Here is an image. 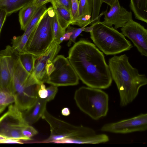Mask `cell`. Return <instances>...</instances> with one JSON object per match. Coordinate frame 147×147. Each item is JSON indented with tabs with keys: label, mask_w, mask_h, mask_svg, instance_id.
Wrapping results in <instances>:
<instances>
[{
	"label": "cell",
	"mask_w": 147,
	"mask_h": 147,
	"mask_svg": "<svg viewBox=\"0 0 147 147\" xmlns=\"http://www.w3.org/2000/svg\"><path fill=\"white\" fill-rule=\"evenodd\" d=\"M85 27H82L80 28H76L71 27V31L73 34L69 40V41L68 43V46H69L71 43L76 42V40L77 37L83 31L84 28Z\"/></svg>",
	"instance_id": "cell-29"
},
{
	"label": "cell",
	"mask_w": 147,
	"mask_h": 147,
	"mask_svg": "<svg viewBox=\"0 0 147 147\" xmlns=\"http://www.w3.org/2000/svg\"><path fill=\"white\" fill-rule=\"evenodd\" d=\"M61 48L58 42L54 40L44 53L36 57L32 75L40 84L46 83L47 79L46 66L56 57Z\"/></svg>",
	"instance_id": "cell-12"
},
{
	"label": "cell",
	"mask_w": 147,
	"mask_h": 147,
	"mask_svg": "<svg viewBox=\"0 0 147 147\" xmlns=\"http://www.w3.org/2000/svg\"><path fill=\"white\" fill-rule=\"evenodd\" d=\"M47 102L46 98H41L38 96L34 105L23 113L25 119L29 125L35 123L42 117L46 109Z\"/></svg>",
	"instance_id": "cell-14"
},
{
	"label": "cell",
	"mask_w": 147,
	"mask_h": 147,
	"mask_svg": "<svg viewBox=\"0 0 147 147\" xmlns=\"http://www.w3.org/2000/svg\"><path fill=\"white\" fill-rule=\"evenodd\" d=\"M7 16V13L5 11L0 9V35L2 28Z\"/></svg>",
	"instance_id": "cell-33"
},
{
	"label": "cell",
	"mask_w": 147,
	"mask_h": 147,
	"mask_svg": "<svg viewBox=\"0 0 147 147\" xmlns=\"http://www.w3.org/2000/svg\"><path fill=\"white\" fill-rule=\"evenodd\" d=\"M32 33H24L18 36H14L12 40L13 49L19 53L25 52V49L28 41Z\"/></svg>",
	"instance_id": "cell-21"
},
{
	"label": "cell",
	"mask_w": 147,
	"mask_h": 147,
	"mask_svg": "<svg viewBox=\"0 0 147 147\" xmlns=\"http://www.w3.org/2000/svg\"><path fill=\"white\" fill-rule=\"evenodd\" d=\"M32 0H0V9L5 11L7 15L16 12Z\"/></svg>",
	"instance_id": "cell-17"
},
{
	"label": "cell",
	"mask_w": 147,
	"mask_h": 147,
	"mask_svg": "<svg viewBox=\"0 0 147 147\" xmlns=\"http://www.w3.org/2000/svg\"><path fill=\"white\" fill-rule=\"evenodd\" d=\"M92 25L91 26L87 27H85L83 31L87 32H92Z\"/></svg>",
	"instance_id": "cell-38"
},
{
	"label": "cell",
	"mask_w": 147,
	"mask_h": 147,
	"mask_svg": "<svg viewBox=\"0 0 147 147\" xmlns=\"http://www.w3.org/2000/svg\"><path fill=\"white\" fill-rule=\"evenodd\" d=\"M49 9V8H47L46 4L37 7L30 22L24 30V33H32L41 19L48 11Z\"/></svg>",
	"instance_id": "cell-19"
},
{
	"label": "cell",
	"mask_w": 147,
	"mask_h": 147,
	"mask_svg": "<svg viewBox=\"0 0 147 147\" xmlns=\"http://www.w3.org/2000/svg\"><path fill=\"white\" fill-rule=\"evenodd\" d=\"M22 133L24 136L31 138L32 137L37 134L38 131L33 127L28 125L23 129Z\"/></svg>",
	"instance_id": "cell-27"
},
{
	"label": "cell",
	"mask_w": 147,
	"mask_h": 147,
	"mask_svg": "<svg viewBox=\"0 0 147 147\" xmlns=\"http://www.w3.org/2000/svg\"><path fill=\"white\" fill-rule=\"evenodd\" d=\"M31 35L25 52L38 57L44 53L54 40L51 25V17L55 13L52 7L49 8Z\"/></svg>",
	"instance_id": "cell-6"
},
{
	"label": "cell",
	"mask_w": 147,
	"mask_h": 147,
	"mask_svg": "<svg viewBox=\"0 0 147 147\" xmlns=\"http://www.w3.org/2000/svg\"><path fill=\"white\" fill-rule=\"evenodd\" d=\"M32 1L19 11V20L20 28L21 30L24 31L37 8L33 4Z\"/></svg>",
	"instance_id": "cell-18"
},
{
	"label": "cell",
	"mask_w": 147,
	"mask_h": 147,
	"mask_svg": "<svg viewBox=\"0 0 147 147\" xmlns=\"http://www.w3.org/2000/svg\"><path fill=\"white\" fill-rule=\"evenodd\" d=\"M76 103L80 110L94 120L106 116L109 110V96L101 89L82 86L76 90Z\"/></svg>",
	"instance_id": "cell-5"
},
{
	"label": "cell",
	"mask_w": 147,
	"mask_h": 147,
	"mask_svg": "<svg viewBox=\"0 0 147 147\" xmlns=\"http://www.w3.org/2000/svg\"><path fill=\"white\" fill-rule=\"evenodd\" d=\"M91 16L85 15L78 18L77 19L71 24L77 25L79 26L85 27L89 24H92L91 21Z\"/></svg>",
	"instance_id": "cell-26"
},
{
	"label": "cell",
	"mask_w": 147,
	"mask_h": 147,
	"mask_svg": "<svg viewBox=\"0 0 147 147\" xmlns=\"http://www.w3.org/2000/svg\"><path fill=\"white\" fill-rule=\"evenodd\" d=\"M70 111L69 109L67 107H65L61 110L62 114L65 116H67L70 115Z\"/></svg>",
	"instance_id": "cell-37"
},
{
	"label": "cell",
	"mask_w": 147,
	"mask_h": 147,
	"mask_svg": "<svg viewBox=\"0 0 147 147\" xmlns=\"http://www.w3.org/2000/svg\"><path fill=\"white\" fill-rule=\"evenodd\" d=\"M101 3H105L110 7L112 6L115 2L116 0H100Z\"/></svg>",
	"instance_id": "cell-36"
},
{
	"label": "cell",
	"mask_w": 147,
	"mask_h": 147,
	"mask_svg": "<svg viewBox=\"0 0 147 147\" xmlns=\"http://www.w3.org/2000/svg\"><path fill=\"white\" fill-rule=\"evenodd\" d=\"M9 105H5L0 106V114L5 109L7 106Z\"/></svg>",
	"instance_id": "cell-39"
},
{
	"label": "cell",
	"mask_w": 147,
	"mask_h": 147,
	"mask_svg": "<svg viewBox=\"0 0 147 147\" xmlns=\"http://www.w3.org/2000/svg\"><path fill=\"white\" fill-rule=\"evenodd\" d=\"M46 83L57 86H74L79 83V78L69 61L63 55H57L46 67Z\"/></svg>",
	"instance_id": "cell-7"
},
{
	"label": "cell",
	"mask_w": 147,
	"mask_h": 147,
	"mask_svg": "<svg viewBox=\"0 0 147 147\" xmlns=\"http://www.w3.org/2000/svg\"><path fill=\"white\" fill-rule=\"evenodd\" d=\"M102 4L100 0H93V8L91 21L92 23L99 19V13Z\"/></svg>",
	"instance_id": "cell-25"
},
{
	"label": "cell",
	"mask_w": 147,
	"mask_h": 147,
	"mask_svg": "<svg viewBox=\"0 0 147 147\" xmlns=\"http://www.w3.org/2000/svg\"><path fill=\"white\" fill-rule=\"evenodd\" d=\"M107 10L102 13L105 16L102 22L109 27L114 25L115 29L123 27L128 22L133 20L131 12L121 6L119 0H116L108 12Z\"/></svg>",
	"instance_id": "cell-13"
},
{
	"label": "cell",
	"mask_w": 147,
	"mask_h": 147,
	"mask_svg": "<svg viewBox=\"0 0 147 147\" xmlns=\"http://www.w3.org/2000/svg\"><path fill=\"white\" fill-rule=\"evenodd\" d=\"M79 0H71V13L73 20V23L75 21L78 17Z\"/></svg>",
	"instance_id": "cell-28"
},
{
	"label": "cell",
	"mask_w": 147,
	"mask_h": 147,
	"mask_svg": "<svg viewBox=\"0 0 147 147\" xmlns=\"http://www.w3.org/2000/svg\"><path fill=\"white\" fill-rule=\"evenodd\" d=\"M41 118L49 125L50 134L47 138L38 142L98 144L109 140L107 135L97 134L89 127L70 124L54 116L46 109Z\"/></svg>",
	"instance_id": "cell-3"
},
{
	"label": "cell",
	"mask_w": 147,
	"mask_h": 147,
	"mask_svg": "<svg viewBox=\"0 0 147 147\" xmlns=\"http://www.w3.org/2000/svg\"><path fill=\"white\" fill-rule=\"evenodd\" d=\"M108 65L119 92L120 105L126 106L136 98L140 88L147 84L146 76L139 74L138 70L132 66L125 54L111 58Z\"/></svg>",
	"instance_id": "cell-2"
},
{
	"label": "cell",
	"mask_w": 147,
	"mask_h": 147,
	"mask_svg": "<svg viewBox=\"0 0 147 147\" xmlns=\"http://www.w3.org/2000/svg\"><path fill=\"white\" fill-rule=\"evenodd\" d=\"M14 101V97L10 91L0 88V106L10 105Z\"/></svg>",
	"instance_id": "cell-24"
},
{
	"label": "cell",
	"mask_w": 147,
	"mask_h": 147,
	"mask_svg": "<svg viewBox=\"0 0 147 147\" xmlns=\"http://www.w3.org/2000/svg\"><path fill=\"white\" fill-rule=\"evenodd\" d=\"M51 25L54 40L57 41L59 43V39L63 36L65 31L63 30L61 28L58 21L55 13L51 17Z\"/></svg>",
	"instance_id": "cell-23"
},
{
	"label": "cell",
	"mask_w": 147,
	"mask_h": 147,
	"mask_svg": "<svg viewBox=\"0 0 147 147\" xmlns=\"http://www.w3.org/2000/svg\"><path fill=\"white\" fill-rule=\"evenodd\" d=\"M38 96L41 98H45L47 96V91L44 84H40V87L38 91Z\"/></svg>",
	"instance_id": "cell-32"
},
{
	"label": "cell",
	"mask_w": 147,
	"mask_h": 147,
	"mask_svg": "<svg viewBox=\"0 0 147 147\" xmlns=\"http://www.w3.org/2000/svg\"><path fill=\"white\" fill-rule=\"evenodd\" d=\"M91 25V38L96 46L106 55L118 54L132 47L125 36L112 27L108 26L99 20Z\"/></svg>",
	"instance_id": "cell-4"
},
{
	"label": "cell",
	"mask_w": 147,
	"mask_h": 147,
	"mask_svg": "<svg viewBox=\"0 0 147 147\" xmlns=\"http://www.w3.org/2000/svg\"><path fill=\"white\" fill-rule=\"evenodd\" d=\"M7 139L6 137L0 135V142L5 140Z\"/></svg>",
	"instance_id": "cell-40"
},
{
	"label": "cell",
	"mask_w": 147,
	"mask_h": 147,
	"mask_svg": "<svg viewBox=\"0 0 147 147\" xmlns=\"http://www.w3.org/2000/svg\"><path fill=\"white\" fill-rule=\"evenodd\" d=\"M51 0H32L33 4L38 7L50 2Z\"/></svg>",
	"instance_id": "cell-34"
},
{
	"label": "cell",
	"mask_w": 147,
	"mask_h": 147,
	"mask_svg": "<svg viewBox=\"0 0 147 147\" xmlns=\"http://www.w3.org/2000/svg\"><path fill=\"white\" fill-rule=\"evenodd\" d=\"M18 57L24 69L28 73L32 74L37 57L31 53L25 52L18 53Z\"/></svg>",
	"instance_id": "cell-20"
},
{
	"label": "cell",
	"mask_w": 147,
	"mask_h": 147,
	"mask_svg": "<svg viewBox=\"0 0 147 147\" xmlns=\"http://www.w3.org/2000/svg\"><path fill=\"white\" fill-rule=\"evenodd\" d=\"M58 21L62 29L65 31L68 27L73 22L71 11L56 2H50Z\"/></svg>",
	"instance_id": "cell-15"
},
{
	"label": "cell",
	"mask_w": 147,
	"mask_h": 147,
	"mask_svg": "<svg viewBox=\"0 0 147 147\" xmlns=\"http://www.w3.org/2000/svg\"><path fill=\"white\" fill-rule=\"evenodd\" d=\"M28 125L22 112L14 104H10L7 111L0 117V135L8 139L31 140L22 133L23 129Z\"/></svg>",
	"instance_id": "cell-9"
},
{
	"label": "cell",
	"mask_w": 147,
	"mask_h": 147,
	"mask_svg": "<svg viewBox=\"0 0 147 147\" xmlns=\"http://www.w3.org/2000/svg\"><path fill=\"white\" fill-rule=\"evenodd\" d=\"M50 2H54L59 3L71 11V0H51Z\"/></svg>",
	"instance_id": "cell-31"
},
{
	"label": "cell",
	"mask_w": 147,
	"mask_h": 147,
	"mask_svg": "<svg viewBox=\"0 0 147 147\" xmlns=\"http://www.w3.org/2000/svg\"><path fill=\"white\" fill-rule=\"evenodd\" d=\"M79 1L78 18L85 15L91 16L93 10V0H79Z\"/></svg>",
	"instance_id": "cell-22"
},
{
	"label": "cell",
	"mask_w": 147,
	"mask_h": 147,
	"mask_svg": "<svg viewBox=\"0 0 147 147\" xmlns=\"http://www.w3.org/2000/svg\"><path fill=\"white\" fill-rule=\"evenodd\" d=\"M130 7L136 18L147 23V0H130Z\"/></svg>",
	"instance_id": "cell-16"
},
{
	"label": "cell",
	"mask_w": 147,
	"mask_h": 147,
	"mask_svg": "<svg viewBox=\"0 0 147 147\" xmlns=\"http://www.w3.org/2000/svg\"><path fill=\"white\" fill-rule=\"evenodd\" d=\"M46 89L47 91V96L45 98L47 102H48L54 98L58 91V86L52 85Z\"/></svg>",
	"instance_id": "cell-30"
},
{
	"label": "cell",
	"mask_w": 147,
	"mask_h": 147,
	"mask_svg": "<svg viewBox=\"0 0 147 147\" xmlns=\"http://www.w3.org/2000/svg\"><path fill=\"white\" fill-rule=\"evenodd\" d=\"M0 143H18L23 144L21 140L11 139H7L0 142Z\"/></svg>",
	"instance_id": "cell-35"
},
{
	"label": "cell",
	"mask_w": 147,
	"mask_h": 147,
	"mask_svg": "<svg viewBox=\"0 0 147 147\" xmlns=\"http://www.w3.org/2000/svg\"><path fill=\"white\" fill-rule=\"evenodd\" d=\"M121 33L129 38L143 55L147 56V30L133 20L121 28Z\"/></svg>",
	"instance_id": "cell-11"
},
{
	"label": "cell",
	"mask_w": 147,
	"mask_h": 147,
	"mask_svg": "<svg viewBox=\"0 0 147 147\" xmlns=\"http://www.w3.org/2000/svg\"><path fill=\"white\" fill-rule=\"evenodd\" d=\"M147 129V114L142 113L129 119L107 123L101 127L103 132L126 134L143 131Z\"/></svg>",
	"instance_id": "cell-10"
},
{
	"label": "cell",
	"mask_w": 147,
	"mask_h": 147,
	"mask_svg": "<svg viewBox=\"0 0 147 147\" xmlns=\"http://www.w3.org/2000/svg\"><path fill=\"white\" fill-rule=\"evenodd\" d=\"M79 79L88 87L105 89L112 78L104 55L96 45L85 40L75 42L67 58Z\"/></svg>",
	"instance_id": "cell-1"
},
{
	"label": "cell",
	"mask_w": 147,
	"mask_h": 147,
	"mask_svg": "<svg viewBox=\"0 0 147 147\" xmlns=\"http://www.w3.org/2000/svg\"><path fill=\"white\" fill-rule=\"evenodd\" d=\"M40 84L32 74L12 82L10 92L14 97V104L22 112L35 104Z\"/></svg>",
	"instance_id": "cell-8"
}]
</instances>
